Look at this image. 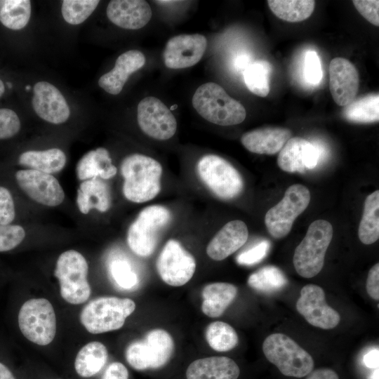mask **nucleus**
<instances>
[{"instance_id": "f257e3e1", "label": "nucleus", "mask_w": 379, "mask_h": 379, "mask_svg": "<svg viewBox=\"0 0 379 379\" xmlns=\"http://www.w3.org/2000/svg\"><path fill=\"white\" fill-rule=\"evenodd\" d=\"M123 193L130 201L143 203L153 199L161 190L162 166L156 159L141 154L126 157L121 164Z\"/></svg>"}, {"instance_id": "f03ea898", "label": "nucleus", "mask_w": 379, "mask_h": 379, "mask_svg": "<svg viewBox=\"0 0 379 379\" xmlns=\"http://www.w3.org/2000/svg\"><path fill=\"white\" fill-rule=\"evenodd\" d=\"M192 105L204 119L220 126L239 124L246 116L244 107L213 82L205 83L196 90Z\"/></svg>"}, {"instance_id": "7ed1b4c3", "label": "nucleus", "mask_w": 379, "mask_h": 379, "mask_svg": "<svg viewBox=\"0 0 379 379\" xmlns=\"http://www.w3.org/2000/svg\"><path fill=\"white\" fill-rule=\"evenodd\" d=\"M332 237L333 227L329 222L317 220L310 224L293 255V265L300 276L312 278L320 272Z\"/></svg>"}, {"instance_id": "20e7f679", "label": "nucleus", "mask_w": 379, "mask_h": 379, "mask_svg": "<svg viewBox=\"0 0 379 379\" xmlns=\"http://www.w3.org/2000/svg\"><path fill=\"white\" fill-rule=\"evenodd\" d=\"M262 351L284 375L302 378L314 369L312 356L286 335L277 333L267 336L262 343Z\"/></svg>"}, {"instance_id": "39448f33", "label": "nucleus", "mask_w": 379, "mask_h": 379, "mask_svg": "<svg viewBox=\"0 0 379 379\" xmlns=\"http://www.w3.org/2000/svg\"><path fill=\"white\" fill-rule=\"evenodd\" d=\"M135 309L133 300L101 297L89 302L80 314V321L91 333L98 334L121 328Z\"/></svg>"}, {"instance_id": "423d86ee", "label": "nucleus", "mask_w": 379, "mask_h": 379, "mask_svg": "<svg viewBox=\"0 0 379 379\" xmlns=\"http://www.w3.org/2000/svg\"><path fill=\"white\" fill-rule=\"evenodd\" d=\"M171 219L169 210L163 206L152 205L142 209L128 228L127 243L129 248L139 256L151 255L161 232Z\"/></svg>"}, {"instance_id": "0eeeda50", "label": "nucleus", "mask_w": 379, "mask_h": 379, "mask_svg": "<svg viewBox=\"0 0 379 379\" xmlns=\"http://www.w3.org/2000/svg\"><path fill=\"white\" fill-rule=\"evenodd\" d=\"M88 271L86 260L77 251H65L58 257L54 275L60 283V295L67 302L79 305L88 299Z\"/></svg>"}, {"instance_id": "6e6552de", "label": "nucleus", "mask_w": 379, "mask_h": 379, "mask_svg": "<svg viewBox=\"0 0 379 379\" xmlns=\"http://www.w3.org/2000/svg\"><path fill=\"white\" fill-rule=\"evenodd\" d=\"M174 343L171 335L164 329L149 331L145 337L131 343L126 350V359L135 370L159 368L171 359Z\"/></svg>"}, {"instance_id": "1a4fd4ad", "label": "nucleus", "mask_w": 379, "mask_h": 379, "mask_svg": "<svg viewBox=\"0 0 379 379\" xmlns=\"http://www.w3.org/2000/svg\"><path fill=\"white\" fill-rule=\"evenodd\" d=\"M197 170L205 185L222 199H234L242 192L244 182L238 171L218 155L203 156L197 163Z\"/></svg>"}, {"instance_id": "9d476101", "label": "nucleus", "mask_w": 379, "mask_h": 379, "mask_svg": "<svg viewBox=\"0 0 379 379\" xmlns=\"http://www.w3.org/2000/svg\"><path fill=\"white\" fill-rule=\"evenodd\" d=\"M23 335L39 345L50 344L56 333V318L51 303L45 298H32L23 303L18 314Z\"/></svg>"}, {"instance_id": "9b49d317", "label": "nucleus", "mask_w": 379, "mask_h": 379, "mask_svg": "<svg viewBox=\"0 0 379 379\" xmlns=\"http://www.w3.org/2000/svg\"><path fill=\"white\" fill-rule=\"evenodd\" d=\"M309 190L302 185L294 184L285 192L283 199L266 213L265 223L270 235L276 239L286 237L291 230L296 218L308 206Z\"/></svg>"}, {"instance_id": "f8f14e48", "label": "nucleus", "mask_w": 379, "mask_h": 379, "mask_svg": "<svg viewBox=\"0 0 379 379\" xmlns=\"http://www.w3.org/2000/svg\"><path fill=\"white\" fill-rule=\"evenodd\" d=\"M157 270L165 283L173 286H181L193 277L196 260L180 242L170 239L158 256Z\"/></svg>"}, {"instance_id": "ddd939ff", "label": "nucleus", "mask_w": 379, "mask_h": 379, "mask_svg": "<svg viewBox=\"0 0 379 379\" xmlns=\"http://www.w3.org/2000/svg\"><path fill=\"white\" fill-rule=\"evenodd\" d=\"M138 123L149 137L166 140L176 132L177 121L171 110L157 98L148 96L138 105Z\"/></svg>"}, {"instance_id": "4468645a", "label": "nucleus", "mask_w": 379, "mask_h": 379, "mask_svg": "<svg viewBox=\"0 0 379 379\" xmlns=\"http://www.w3.org/2000/svg\"><path fill=\"white\" fill-rule=\"evenodd\" d=\"M296 309L310 324L322 329H332L340 321L338 312L326 303L323 288L315 284L302 288Z\"/></svg>"}, {"instance_id": "2eb2a0df", "label": "nucleus", "mask_w": 379, "mask_h": 379, "mask_svg": "<svg viewBox=\"0 0 379 379\" xmlns=\"http://www.w3.org/2000/svg\"><path fill=\"white\" fill-rule=\"evenodd\" d=\"M15 178L20 187L39 204L56 206L64 200L63 189L51 174L25 169L17 171Z\"/></svg>"}, {"instance_id": "dca6fc26", "label": "nucleus", "mask_w": 379, "mask_h": 379, "mask_svg": "<svg viewBox=\"0 0 379 379\" xmlns=\"http://www.w3.org/2000/svg\"><path fill=\"white\" fill-rule=\"evenodd\" d=\"M207 46L206 37L199 34H180L166 43L163 57L170 69H182L196 65L204 55Z\"/></svg>"}, {"instance_id": "f3484780", "label": "nucleus", "mask_w": 379, "mask_h": 379, "mask_svg": "<svg viewBox=\"0 0 379 379\" xmlns=\"http://www.w3.org/2000/svg\"><path fill=\"white\" fill-rule=\"evenodd\" d=\"M277 164L284 171L303 173L314 168L321 160L319 147L300 138H291L279 151Z\"/></svg>"}, {"instance_id": "a211bd4d", "label": "nucleus", "mask_w": 379, "mask_h": 379, "mask_svg": "<svg viewBox=\"0 0 379 379\" xmlns=\"http://www.w3.org/2000/svg\"><path fill=\"white\" fill-rule=\"evenodd\" d=\"M359 76L356 67L347 59L335 58L329 65V88L339 106L350 104L358 93Z\"/></svg>"}, {"instance_id": "6ab92c4d", "label": "nucleus", "mask_w": 379, "mask_h": 379, "mask_svg": "<svg viewBox=\"0 0 379 379\" xmlns=\"http://www.w3.org/2000/svg\"><path fill=\"white\" fill-rule=\"evenodd\" d=\"M32 103L42 119L55 124L64 123L70 114L67 102L60 91L47 81H39L33 89Z\"/></svg>"}, {"instance_id": "aec40b11", "label": "nucleus", "mask_w": 379, "mask_h": 379, "mask_svg": "<svg viewBox=\"0 0 379 379\" xmlns=\"http://www.w3.org/2000/svg\"><path fill=\"white\" fill-rule=\"evenodd\" d=\"M106 12L112 23L127 29H140L152 18L150 6L143 0H112Z\"/></svg>"}, {"instance_id": "412c9836", "label": "nucleus", "mask_w": 379, "mask_h": 379, "mask_svg": "<svg viewBox=\"0 0 379 379\" xmlns=\"http://www.w3.org/2000/svg\"><path fill=\"white\" fill-rule=\"evenodd\" d=\"M248 237V228L243 221L228 222L208 243L206 253L214 260H222L244 246Z\"/></svg>"}, {"instance_id": "4be33fe9", "label": "nucleus", "mask_w": 379, "mask_h": 379, "mask_svg": "<svg viewBox=\"0 0 379 379\" xmlns=\"http://www.w3.org/2000/svg\"><path fill=\"white\" fill-rule=\"evenodd\" d=\"M145 61L143 53L137 50H130L121 54L114 67L100 77L99 86L109 94H119L130 75L140 69Z\"/></svg>"}, {"instance_id": "5701e85b", "label": "nucleus", "mask_w": 379, "mask_h": 379, "mask_svg": "<svg viewBox=\"0 0 379 379\" xmlns=\"http://www.w3.org/2000/svg\"><path fill=\"white\" fill-rule=\"evenodd\" d=\"M291 131L284 128H262L245 133L241 138L244 147L259 154H275L291 138Z\"/></svg>"}, {"instance_id": "b1692460", "label": "nucleus", "mask_w": 379, "mask_h": 379, "mask_svg": "<svg viewBox=\"0 0 379 379\" xmlns=\"http://www.w3.org/2000/svg\"><path fill=\"white\" fill-rule=\"evenodd\" d=\"M240 370L227 357H210L192 362L186 371L187 379H237Z\"/></svg>"}, {"instance_id": "393cba45", "label": "nucleus", "mask_w": 379, "mask_h": 379, "mask_svg": "<svg viewBox=\"0 0 379 379\" xmlns=\"http://www.w3.org/2000/svg\"><path fill=\"white\" fill-rule=\"evenodd\" d=\"M78 178L84 181L93 178L109 179L117 171L112 163L108 151L103 147L86 153L79 161L76 168Z\"/></svg>"}, {"instance_id": "a878e982", "label": "nucleus", "mask_w": 379, "mask_h": 379, "mask_svg": "<svg viewBox=\"0 0 379 379\" xmlns=\"http://www.w3.org/2000/svg\"><path fill=\"white\" fill-rule=\"evenodd\" d=\"M77 204L84 214L88 213L92 208L107 211L111 205L107 184L98 178L83 181L77 190Z\"/></svg>"}, {"instance_id": "bb28decb", "label": "nucleus", "mask_w": 379, "mask_h": 379, "mask_svg": "<svg viewBox=\"0 0 379 379\" xmlns=\"http://www.w3.org/2000/svg\"><path fill=\"white\" fill-rule=\"evenodd\" d=\"M237 294V288L232 284L215 282L207 284L201 293V310L209 317H218L233 302Z\"/></svg>"}, {"instance_id": "cd10ccee", "label": "nucleus", "mask_w": 379, "mask_h": 379, "mask_svg": "<svg viewBox=\"0 0 379 379\" xmlns=\"http://www.w3.org/2000/svg\"><path fill=\"white\" fill-rule=\"evenodd\" d=\"M19 164L48 174L60 172L66 164V156L60 149L29 150L20 154Z\"/></svg>"}, {"instance_id": "c85d7f7f", "label": "nucleus", "mask_w": 379, "mask_h": 379, "mask_svg": "<svg viewBox=\"0 0 379 379\" xmlns=\"http://www.w3.org/2000/svg\"><path fill=\"white\" fill-rule=\"evenodd\" d=\"M107 357V350L102 343L90 342L77 354L74 361L76 372L83 378L93 376L105 365Z\"/></svg>"}, {"instance_id": "c756f323", "label": "nucleus", "mask_w": 379, "mask_h": 379, "mask_svg": "<svg viewBox=\"0 0 379 379\" xmlns=\"http://www.w3.org/2000/svg\"><path fill=\"white\" fill-rule=\"evenodd\" d=\"M343 117L347 121L357 124H369L379 120V95L370 93L354 99L345 106Z\"/></svg>"}, {"instance_id": "7c9ffc66", "label": "nucleus", "mask_w": 379, "mask_h": 379, "mask_svg": "<svg viewBox=\"0 0 379 379\" xmlns=\"http://www.w3.org/2000/svg\"><path fill=\"white\" fill-rule=\"evenodd\" d=\"M358 236L364 244L369 245L379 238V191L369 194L364 203V210L359 223Z\"/></svg>"}, {"instance_id": "2f4dec72", "label": "nucleus", "mask_w": 379, "mask_h": 379, "mask_svg": "<svg viewBox=\"0 0 379 379\" xmlns=\"http://www.w3.org/2000/svg\"><path fill=\"white\" fill-rule=\"evenodd\" d=\"M271 11L279 19L290 22L308 18L314 10L313 0H268Z\"/></svg>"}, {"instance_id": "473e14b6", "label": "nucleus", "mask_w": 379, "mask_h": 379, "mask_svg": "<svg viewBox=\"0 0 379 379\" xmlns=\"http://www.w3.org/2000/svg\"><path fill=\"white\" fill-rule=\"evenodd\" d=\"M248 285L263 293L280 291L288 284L285 274L274 265H266L252 273L248 278Z\"/></svg>"}, {"instance_id": "72a5a7b5", "label": "nucleus", "mask_w": 379, "mask_h": 379, "mask_svg": "<svg viewBox=\"0 0 379 379\" xmlns=\"http://www.w3.org/2000/svg\"><path fill=\"white\" fill-rule=\"evenodd\" d=\"M31 15L29 0H0V22L6 27L19 30L28 23Z\"/></svg>"}, {"instance_id": "f704fd0d", "label": "nucleus", "mask_w": 379, "mask_h": 379, "mask_svg": "<svg viewBox=\"0 0 379 379\" xmlns=\"http://www.w3.org/2000/svg\"><path fill=\"white\" fill-rule=\"evenodd\" d=\"M206 339L209 346L218 352H227L238 344V335L235 330L222 321L211 323L206 329Z\"/></svg>"}, {"instance_id": "c9c22d12", "label": "nucleus", "mask_w": 379, "mask_h": 379, "mask_svg": "<svg viewBox=\"0 0 379 379\" xmlns=\"http://www.w3.org/2000/svg\"><path fill=\"white\" fill-rule=\"evenodd\" d=\"M270 66L266 61H255L244 72V82L248 89L260 97H266L270 92Z\"/></svg>"}, {"instance_id": "e433bc0d", "label": "nucleus", "mask_w": 379, "mask_h": 379, "mask_svg": "<svg viewBox=\"0 0 379 379\" xmlns=\"http://www.w3.org/2000/svg\"><path fill=\"white\" fill-rule=\"evenodd\" d=\"M100 3L98 0H65L62 4V15L70 25L84 22L95 11Z\"/></svg>"}, {"instance_id": "4c0bfd02", "label": "nucleus", "mask_w": 379, "mask_h": 379, "mask_svg": "<svg viewBox=\"0 0 379 379\" xmlns=\"http://www.w3.org/2000/svg\"><path fill=\"white\" fill-rule=\"evenodd\" d=\"M109 272L116 284L125 290H131L138 284L137 274L125 259L117 258L109 265Z\"/></svg>"}, {"instance_id": "58836bf2", "label": "nucleus", "mask_w": 379, "mask_h": 379, "mask_svg": "<svg viewBox=\"0 0 379 379\" xmlns=\"http://www.w3.org/2000/svg\"><path fill=\"white\" fill-rule=\"evenodd\" d=\"M270 248V242L267 239L261 240L239 253L236 258L237 262L246 266L255 265L266 257Z\"/></svg>"}, {"instance_id": "ea45409f", "label": "nucleus", "mask_w": 379, "mask_h": 379, "mask_svg": "<svg viewBox=\"0 0 379 379\" xmlns=\"http://www.w3.org/2000/svg\"><path fill=\"white\" fill-rule=\"evenodd\" d=\"M25 232L18 225L0 224V252L10 251L24 239Z\"/></svg>"}, {"instance_id": "a19ab883", "label": "nucleus", "mask_w": 379, "mask_h": 379, "mask_svg": "<svg viewBox=\"0 0 379 379\" xmlns=\"http://www.w3.org/2000/svg\"><path fill=\"white\" fill-rule=\"evenodd\" d=\"M20 129V121L17 114L10 109H0V140L10 138Z\"/></svg>"}, {"instance_id": "79ce46f5", "label": "nucleus", "mask_w": 379, "mask_h": 379, "mask_svg": "<svg viewBox=\"0 0 379 379\" xmlns=\"http://www.w3.org/2000/svg\"><path fill=\"white\" fill-rule=\"evenodd\" d=\"M305 77L308 82L313 85L319 84L322 72L319 56L314 51H308L305 58Z\"/></svg>"}, {"instance_id": "37998d69", "label": "nucleus", "mask_w": 379, "mask_h": 379, "mask_svg": "<svg viewBox=\"0 0 379 379\" xmlns=\"http://www.w3.org/2000/svg\"><path fill=\"white\" fill-rule=\"evenodd\" d=\"M15 216V204L10 191L0 186V224L9 225Z\"/></svg>"}, {"instance_id": "c03bdc74", "label": "nucleus", "mask_w": 379, "mask_h": 379, "mask_svg": "<svg viewBox=\"0 0 379 379\" xmlns=\"http://www.w3.org/2000/svg\"><path fill=\"white\" fill-rule=\"evenodd\" d=\"M352 3L366 20L373 25L379 26V1L354 0Z\"/></svg>"}, {"instance_id": "a18cd8bd", "label": "nucleus", "mask_w": 379, "mask_h": 379, "mask_svg": "<svg viewBox=\"0 0 379 379\" xmlns=\"http://www.w3.org/2000/svg\"><path fill=\"white\" fill-rule=\"evenodd\" d=\"M366 291L371 298L379 300V264H375L369 270L366 284Z\"/></svg>"}, {"instance_id": "49530a36", "label": "nucleus", "mask_w": 379, "mask_h": 379, "mask_svg": "<svg viewBox=\"0 0 379 379\" xmlns=\"http://www.w3.org/2000/svg\"><path fill=\"white\" fill-rule=\"evenodd\" d=\"M101 379H128V371L123 364L113 362L107 367Z\"/></svg>"}, {"instance_id": "de8ad7c7", "label": "nucleus", "mask_w": 379, "mask_h": 379, "mask_svg": "<svg viewBox=\"0 0 379 379\" xmlns=\"http://www.w3.org/2000/svg\"><path fill=\"white\" fill-rule=\"evenodd\" d=\"M306 379H339L337 373L330 368H319L312 371Z\"/></svg>"}, {"instance_id": "09e8293b", "label": "nucleus", "mask_w": 379, "mask_h": 379, "mask_svg": "<svg viewBox=\"0 0 379 379\" xmlns=\"http://www.w3.org/2000/svg\"><path fill=\"white\" fill-rule=\"evenodd\" d=\"M378 349H373L364 356V363L366 366L371 368H378Z\"/></svg>"}, {"instance_id": "8fccbe9b", "label": "nucleus", "mask_w": 379, "mask_h": 379, "mask_svg": "<svg viewBox=\"0 0 379 379\" xmlns=\"http://www.w3.org/2000/svg\"><path fill=\"white\" fill-rule=\"evenodd\" d=\"M0 379H15L11 371L0 362Z\"/></svg>"}, {"instance_id": "3c124183", "label": "nucleus", "mask_w": 379, "mask_h": 379, "mask_svg": "<svg viewBox=\"0 0 379 379\" xmlns=\"http://www.w3.org/2000/svg\"><path fill=\"white\" fill-rule=\"evenodd\" d=\"M5 91V87L3 81L0 79V96L3 95Z\"/></svg>"}, {"instance_id": "603ef678", "label": "nucleus", "mask_w": 379, "mask_h": 379, "mask_svg": "<svg viewBox=\"0 0 379 379\" xmlns=\"http://www.w3.org/2000/svg\"><path fill=\"white\" fill-rule=\"evenodd\" d=\"M371 379H378V368H375L371 375Z\"/></svg>"}, {"instance_id": "864d4df0", "label": "nucleus", "mask_w": 379, "mask_h": 379, "mask_svg": "<svg viewBox=\"0 0 379 379\" xmlns=\"http://www.w3.org/2000/svg\"><path fill=\"white\" fill-rule=\"evenodd\" d=\"M25 89L26 90H29L30 89V86L29 85H27L26 87H25Z\"/></svg>"}, {"instance_id": "5fc2aeb1", "label": "nucleus", "mask_w": 379, "mask_h": 379, "mask_svg": "<svg viewBox=\"0 0 379 379\" xmlns=\"http://www.w3.org/2000/svg\"><path fill=\"white\" fill-rule=\"evenodd\" d=\"M8 85L9 88H11V83H8Z\"/></svg>"}, {"instance_id": "6e6d98bb", "label": "nucleus", "mask_w": 379, "mask_h": 379, "mask_svg": "<svg viewBox=\"0 0 379 379\" xmlns=\"http://www.w3.org/2000/svg\"><path fill=\"white\" fill-rule=\"evenodd\" d=\"M176 107H177V105L172 106V107H171V109H174V108Z\"/></svg>"}]
</instances>
